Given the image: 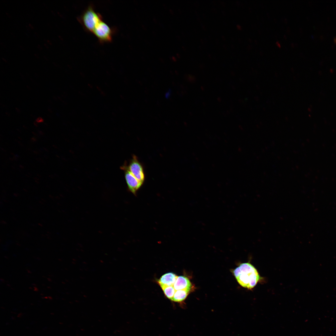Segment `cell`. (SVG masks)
<instances>
[{
	"label": "cell",
	"instance_id": "obj_1",
	"mask_svg": "<svg viewBox=\"0 0 336 336\" xmlns=\"http://www.w3.org/2000/svg\"><path fill=\"white\" fill-rule=\"evenodd\" d=\"M233 273L239 283L249 289L256 285L260 278L256 268L249 263L241 264L234 270Z\"/></svg>",
	"mask_w": 336,
	"mask_h": 336
},
{
	"label": "cell",
	"instance_id": "obj_2",
	"mask_svg": "<svg viewBox=\"0 0 336 336\" xmlns=\"http://www.w3.org/2000/svg\"><path fill=\"white\" fill-rule=\"evenodd\" d=\"M78 20L85 29L92 33L97 24L103 20L102 16L95 10L92 5L89 6Z\"/></svg>",
	"mask_w": 336,
	"mask_h": 336
},
{
	"label": "cell",
	"instance_id": "obj_3",
	"mask_svg": "<svg viewBox=\"0 0 336 336\" xmlns=\"http://www.w3.org/2000/svg\"><path fill=\"white\" fill-rule=\"evenodd\" d=\"M114 30L102 20L97 24L92 33L100 43L110 42L112 40Z\"/></svg>",
	"mask_w": 336,
	"mask_h": 336
},
{
	"label": "cell",
	"instance_id": "obj_4",
	"mask_svg": "<svg viewBox=\"0 0 336 336\" xmlns=\"http://www.w3.org/2000/svg\"><path fill=\"white\" fill-rule=\"evenodd\" d=\"M125 164L134 176L143 184L145 180L144 171L142 164L139 161L137 157L133 155L128 165Z\"/></svg>",
	"mask_w": 336,
	"mask_h": 336
},
{
	"label": "cell",
	"instance_id": "obj_5",
	"mask_svg": "<svg viewBox=\"0 0 336 336\" xmlns=\"http://www.w3.org/2000/svg\"><path fill=\"white\" fill-rule=\"evenodd\" d=\"M124 171L125 177L130 191L135 194L141 186L142 183L140 182L128 170L125 164L122 167Z\"/></svg>",
	"mask_w": 336,
	"mask_h": 336
},
{
	"label": "cell",
	"instance_id": "obj_6",
	"mask_svg": "<svg viewBox=\"0 0 336 336\" xmlns=\"http://www.w3.org/2000/svg\"><path fill=\"white\" fill-rule=\"evenodd\" d=\"M192 285L189 279L184 276H178L173 287L176 291L184 290L190 291Z\"/></svg>",
	"mask_w": 336,
	"mask_h": 336
},
{
	"label": "cell",
	"instance_id": "obj_7",
	"mask_svg": "<svg viewBox=\"0 0 336 336\" xmlns=\"http://www.w3.org/2000/svg\"><path fill=\"white\" fill-rule=\"evenodd\" d=\"M177 277L173 273H168L162 276L157 282L160 286H173Z\"/></svg>",
	"mask_w": 336,
	"mask_h": 336
},
{
	"label": "cell",
	"instance_id": "obj_8",
	"mask_svg": "<svg viewBox=\"0 0 336 336\" xmlns=\"http://www.w3.org/2000/svg\"><path fill=\"white\" fill-rule=\"evenodd\" d=\"M190 291L184 290H176L173 296L170 300L175 302H181L185 299Z\"/></svg>",
	"mask_w": 336,
	"mask_h": 336
},
{
	"label": "cell",
	"instance_id": "obj_9",
	"mask_svg": "<svg viewBox=\"0 0 336 336\" xmlns=\"http://www.w3.org/2000/svg\"><path fill=\"white\" fill-rule=\"evenodd\" d=\"M162 290L165 295L168 299H171L173 296L176 290L173 286H160Z\"/></svg>",
	"mask_w": 336,
	"mask_h": 336
},
{
	"label": "cell",
	"instance_id": "obj_10",
	"mask_svg": "<svg viewBox=\"0 0 336 336\" xmlns=\"http://www.w3.org/2000/svg\"><path fill=\"white\" fill-rule=\"evenodd\" d=\"M335 42L336 43V38L334 39Z\"/></svg>",
	"mask_w": 336,
	"mask_h": 336
}]
</instances>
